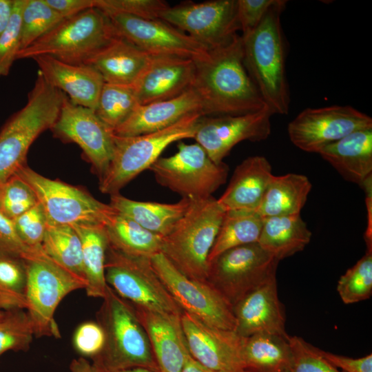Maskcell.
Segmentation results:
<instances>
[{
	"instance_id": "6da1fadb",
	"label": "cell",
	"mask_w": 372,
	"mask_h": 372,
	"mask_svg": "<svg viewBox=\"0 0 372 372\" xmlns=\"http://www.w3.org/2000/svg\"><path fill=\"white\" fill-rule=\"evenodd\" d=\"M194 62L192 89L203 116L246 114L267 107L245 67L241 35Z\"/></svg>"
},
{
	"instance_id": "7a4b0ae2",
	"label": "cell",
	"mask_w": 372,
	"mask_h": 372,
	"mask_svg": "<svg viewBox=\"0 0 372 372\" xmlns=\"http://www.w3.org/2000/svg\"><path fill=\"white\" fill-rule=\"evenodd\" d=\"M286 5V1L276 0L258 26L241 36L245 67L273 115L287 114L290 105L281 25Z\"/></svg>"
},
{
	"instance_id": "3957f363",
	"label": "cell",
	"mask_w": 372,
	"mask_h": 372,
	"mask_svg": "<svg viewBox=\"0 0 372 372\" xmlns=\"http://www.w3.org/2000/svg\"><path fill=\"white\" fill-rule=\"evenodd\" d=\"M105 343L92 364L103 372L141 367L159 372L147 333L130 303L110 286L96 312Z\"/></svg>"
},
{
	"instance_id": "277c9868",
	"label": "cell",
	"mask_w": 372,
	"mask_h": 372,
	"mask_svg": "<svg viewBox=\"0 0 372 372\" xmlns=\"http://www.w3.org/2000/svg\"><path fill=\"white\" fill-rule=\"evenodd\" d=\"M65 94L49 84L38 71L25 105L0 131V186L25 164L28 150L56 122Z\"/></svg>"
},
{
	"instance_id": "5b68a950",
	"label": "cell",
	"mask_w": 372,
	"mask_h": 372,
	"mask_svg": "<svg viewBox=\"0 0 372 372\" xmlns=\"http://www.w3.org/2000/svg\"><path fill=\"white\" fill-rule=\"evenodd\" d=\"M225 213L213 196L190 199L186 212L163 237L161 253L187 277L207 282L209 254Z\"/></svg>"
},
{
	"instance_id": "8992f818",
	"label": "cell",
	"mask_w": 372,
	"mask_h": 372,
	"mask_svg": "<svg viewBox=\"0 0 372 372\" xmlns=\"http://www.w3.org/2000/svg\"><path fill=\"white\" fill-rule=\"evenodd\" d=\"M118 37L108 17L94 7L63 19L48 32L19 51L17 59L50 56L66 63L85 64Z\"/></svg>"
},
{
	"instance_id": "52a82bcc",
	"label": "cell",
	"mask_w": 372,
	"mask_h": 372,
	"mask_svg": "<svg viewBox=\"0 0 372 372\" xmlns=\"http://www.w3.org/2000/svg\"><path fill=\"white\" fill-rule=\"evenodd\" d=\"M203 115L185 116L163 130L131 136L114 134V151L110 165L99 180V189L113 195L157 161L165 148L176 141L193 138Z\"/></svg>"
},
{
	"instance_id": "ba28073f",
	"label": "cell",
	"mask_w": 372,
	"mask_h": 372,
	"mask_svg": "<svg viewBox=\"0 0 372 372\" xmlns=\"http://www.w3.org/2000/svg\"><path fill=\"white\" fill-rule=\"evenodd\" d=\"M26 265V311L32 321L34 336L59 338L54 320L55 311L71 292L84 289L86 283L48 258L41 248L25 260Z\"/></svg>"
},
{
	"instance_id": "9c48e42d",
	"label": "cell",
	"mask_w": 372,
	"mask_h": 372,
	"mask_svg": "<svg viewBox=\"0 0 372 372\" xmlns=\"http://www.w3.org/2000/svg\"><path fill=\"white\" fill-rule=\"evenodd\" d=\"M33 189L50 225L105 226L116 211L87 192L64 182L46 178L27 165L16 173Z\"/></svg>"
},
{
	"instance_id": "30bf717a",
	"label": "cell",
	"mask_w": 372,
	"mask_h": 372,
	"mask_svg": "<svg viewBox=\"0 0 372 372\" xmlns=\"http://www.w3.org/2000/svg\"><path fill=\"white\" fill-rule=\"evenodd\" d=\"M172 156L160 157L149 168L161 186L188 199L211 196L225 183L229 167L214 162L197 143L179 141Z\"/></svg>"
},
{
	"instance_id": "8fae6325",
	"label": "cell",
	"mask_w": 372,
	"mask_h": 372,
	"mask_svg": "<svg viewBox=\"0 0 372 372\" xmlns=\"http://www.w3.org/2000/svg\"><path fill=\"white\" fill-rule=\"evenodd\" d=\"M105 276L107 285L133 306L177 316L183 313L154 271L151 258L128 256L108 246Z\"/></svg>"
},
{
	"instance_id": "7c38bea8",
	"label": "cell",
	"mask_w": 372,
	"mask_h": 372,
	"mask_svg": "<svg viewBox=\"0 0 372 372\" xmlns=\"http://www.w3.org/2000/svg\"><path fill=\"white\" fill-rule=\"evenodd\" d=\"M279 261L258 242L227 250L209 262L207 282L232 307L276 277Z\"/></svg>"
},
{
	"instance_id": "4fadbf2b",
	"label": "cell",
	"mask_w": 372,
	"mask_h": 372,
	"mask_svg": "<svg viewBox=\"0 0 372 372\" xmlns=\"http://www.w3.org/2000/svg\"><path fill=\"white\" fill-rule=\"evenodd\" d=\"M151 263L174 301L184 312L211 326L235 331L236 319L232 306L207 282L187 277L162 253L152 257Z\"/></svg>"
},
{
	"instance_id": "5bb4252c",
	"label": "cell",
	"mask_w": 372,
	"mask_h": 372,
	"mask_svg": "<svg viewBox=\"0 0 372 372\" xmlns=\"http://www.w3.org/2000/svg\"><path fill=\"white\" fill-rule=\"evenodd\" d=\"M372 128V118L349 105L307 107L287 126L291 142L300 149L319 153L329 145L358 130Z\"/></svg>"
},
{
	"instance_id": "9a60e30c",
	"label": "cell",
	"mask_w": 372,
	"mask_h": 372,
	"mask_svg": "<svg viewBox=\"0 0 372 372\" xmlns=\"http://www.w3.org/2000/svg\"><path fill=\"white\" fill-rule=\"evenodd\" d=\"M161 19L192 37L207 50L229 43L240 30L237 0H212L169 6Z\"/></svg>"
},
{
	"instance_id": "2e32d148",
	"label": "cell",
	"mask_w": 372,
	"mask_h": 372,
	"mask_svg": "<svg viewBox=\"0 0 372 372\" xmlns=\"http://www.w3.org/2000/svg\"><path fill=\"white\" fill-rule=\"evenodd\" d=\"M62 141L82 149L99 180L105 174L114 151V133L94 110L72 103L65 94L59 116L50 129Z\"/></svg>"
},
{
	"instance_id": "e0dca14e",
	"label": "cell",
	"mask_w": 372,
	"mask_h": 372,
	"mask_svg": "<svg viewBox=\"0 0 372 372\" xmlns=\"http://www.w3.org/2000/svg\"><path fill=\"white\" fill-rule=\"evenodd\" d=\"M103 12L119 37L152 56H175L196 59L209 50L192 37L161 19Z\"/></svg>"
},
{
	"instance_id": "ac0fdd59",
	"label": "cell",
	"mask_w": 372,
	"mask_h": 372,
	"mask_svg": "<svg viewBox=\"0 0 372 372\" xmlns=\"http://www.w3.org/2000/svg\"><path fill=\"white\" fill-rule=\"evenodd\" d=\"M272 115L265 107L246 114L203 116L193 138L214 162L220 164L238 143L266 140L271 134Z\"/></svg>"
},
{
	"instance_id": "d6986e66",
	"label": "cell",
	"mask_w": 372,
	"mask_h": 372,
	"mask_svg": "<svg viewBox=\"0 0 372 372\" xmlns=\"http://www.w3.org/2000/svg\"><path fill=\"white\" fill-rule=\"evenodd\" d=\"M181 324L191 357L201 365L224 372L248 371L242 358L244 338L211 326L184 312Z\"/></svg>"
},
{
	"instance_id": "ffe728a7",
	"label": "cell",
	"mask_w": 372,
	"mask_h": 372,
	"mask_svg": "<svg viewBox=\"0 0 372 372\" xmlns=\"http://www.w3.org/2000/svg\"><path fill=\"white\" fill-rule=\"evenodd\" d=\"M236 333L242 338L267 333L289 338L285 308L278 295L276 277L271 278L233 307Z\"/></svg>"
},
{
	"instance_id": "44dd1931",
	"label": "cell",
	"mask_w": 372,
	"mask_h": 372,
	"mask_svg": "<svg viewBox=\"0 0 372 372\" xmlns=\"http://www.w3.org/2000/svg\"><path fill=\"white\" fill-rule=\"evenodd\" d=\"M194 59L152 56L134 83L140 105L176 98L192 88L194 76Z\"/></svg>"
},
{
	"instance_id": "7402d4cb",
	"label": "cell",
	"mask_w": 372,
	"mask_h": 372,
	"mask_svg": "<svg viewBox=\"0 0 372 372\" xmlns=\"http://www.w3.org/2000/svg\"><path fill=\"white\" fill-rule=\"evenodd\" d=\"M132 306L147 333L159 372H181L191 357L181 316Z\"/></svg>"
},
{
	"instance_id": "603a6c76",
	"label": "cell",
	"mask_w": 372,
	"mask_h": 372,
	"mask_svg": "<svg viewBox=\"0 0 372 372\" xmlns=\"http://www.w3.org/2000/svg\"><path fill=\"white\" fill-rule=\"evenodd\" d=\"M32 59L49 84L72 103L95 110L105 81L93 66L66 63L50 56Z\"/></svg>"
},
{
	"instance_id": "cb8c5ba5",
	"label": "cell",
	"mask_w": 372,
	"mask_h": 372,
	"mask_svg": "<svg viewBox=\"0 0 372 372\" xmlns=\"http://www.w3.org/2000/svg\"><path fill=\"white\" fill-rule=\"evenodd\" d=\"M194 113L202 114L201 105L191 88L174 99L140 105L113 133L121 136L148 134L166 128Z\"/></svg>"
},
{
	"instance_id": "d4e9b609",
	"label": "cell",
	"mask_w": 372,
	"mask_h": 372,
	"mask_svg": "<svg viewBox=\"0 0 372 372\" xmlns=\"http://www.w3.org/2000/svg\"><path fill=\"white\" fill-rule=\"evenodd\" d=\"M273 176L271 163L265 156L248 157L235 168L225 191L217 201L225 211H256Z\"/></svg>"
},
{
	"instance_id": "484cf974",
	"label": "cell",
	"mask_w": 372,
	"mask_h": 372,
	"mask_svg": "<svg viewBox=\"0 0 372 372\" xmlns=\"http://www.w3.org/2000/svg\"><path fill=\"white\" fill-rule=\"evenodd\" d=\"M318 154L346 180L363 189L372 183V128L352 132Z\"/></svg>"
},
{
	"instance_id": "4316f807",
	"label": "cell",
	"mask_w": 372,
	"mask_h": 372,
	"mask_svg": "<svg viewBox=\"0 0 372 372\" xmlns=\"http://www.w3.org/2000/svg\"><path fill=\"white\" fill-rule=\"evenodd\" d=\"M152 55L121 37L90 58L105 83L134 85L149 63Z\"/></svg>"
},
{
	"instance_id": "83f0119b",
	"label": "cell",
	"mask_w": 372,
	"mask_h": 372,
	"mask_svg": "<svg viewBox=\"0 0 372 372\" xmlns=\"http://www.w3.org/2000/svg\"><path fill=\"white\" fill-rule=\"evenodd\" d=\"M190 199L181 198L174 203L138 201L118 194L110 196V205L145 229L161 237L168 234L186 212Z\"/></svg>"
},
{
	"instance_id": "f1b7e54d",
	"label": "cell",
	"mask_w": 372,
	"mask_h": 372,
	"mask_svg": "<svg viewBox=\"0 0 372 372\" xmlns=\"http://www.w3.org/2000/svg\"><path fill=\"white\" fill-rule=\"evenodd\" d=\"M311 236L300 214L272 216L263 219L258 243L280 261L302 251Z\"/></svg>"
},
{
	"instance_id": "f546056e",
	"label": "cell",
	"mask_w": 372,
	"mask_h": 372,
	"mask_svg": "<svg viewBox=\"0 0 372 372\" xmlns=\"http://www.w3.org/2000/svg\"><path fill=\"white\" fill-rule=\"evenodd\" d=\"M311 187L303 174L273 175L256 211L263 218L300 214Z\"/></svg>"
},
{
	"instance_id": "4dcf8cb0",
	"label": "cell",
	"mask_w": 372,
	"mask_h": 372,
	"mask_svg": "<svg viewBox=\"0 0 372 372\" xmlns=\"http://www.w3.org/2000/svg\"><path fill=\"white\" fill-rule=\"evenodd\" d=\"M80 237L87 296L103 298L108 285L105 265L108 241L103 225L72 226Z\"/></svg>"
},
{
	"instance_id": "1f68e13d",
	"label": "cell",
	"mask_w": 372,
	"mask_h": 372,
	"mask_svg": "<svg viewBox=\"0 0 372 372\" xmlns=\"http://www.w3.org/2000/svg\"><path fill=\"white\" fill-rule=\"evenodd\" d=\"M104 227L108 246L118 251L147 258L161 253L163 237L117 211Z\"/></svg>"
},
{
	"instance_id": "d6a6232c",
	"label": "cell",
	"mask_w": 372,
	"mask_h": 372,
	"mask_svg": "<svg viewBox=\"0 0 372 372\" xmlns=\"http://www.w3.org/2000/svg\"><path fill=\"white\" fill-rule=\"evenodd\" d=\"M285 338L267 333L244 338L242 358L251 372H281L290 369L291 351Z\"/></svg>"
},
{
	"instance_id": "836d02e7",
	"label": "cell",
	"mask_w": 372,
	"mask_h": 372,
	"mask_svg": "<svg viewBox=\"0 0 372 372\" xmlns=\"http://www.w3.org/2000/svg\"><path fill=\"white\" fill-rule=\"evenodd\" d=\"M256 211H226L208 257V262L230 249L258 242L263 224Z\"/></svg>"
},
{
	"instance_id": "e575fe53",
	"label": "cell",
	"mask_w": 372,
	"mask_h": 372,
	"mask_svg": "<svg viewBox=\"0 0 372 372\" xmlns=\"http://www.w3.org/2000/svg\"><path fill=\"white\" fill-rule=\"evenodd\" d=\"M41 249L55 263L86 283L81 241L72 226L48 225Z\"/></svg>"
},
{
	"instance_id": "d590c367",
	"label": "cell",
	"mask_w": 372,
	"mask_h": 372,
	"mask_svg": "<svg viewBox=\"0 0 372 372\" xmlns=\"http://www.w3.org/2000/svg\"><path fill=\"white\" fill-rule=\"evenodd\" d=\"M139 105L134 85L105 83L94 112L113 131L123 124Z\"/></svg>"
},
{
	"instance_id": "8d00e7d4",
	"label": "cell",
	"mask_w": 372,
	"mask_h": 372,
	"mask_svg": "<svg viewBox=\"0 0 372 372\" xmlns=\"http://www.w3.org/2000/svg\"><path fill=\"white\" fill-rule=\"evenodd\" d=\"M26 280L23 258L0 255V312L26 309Z\"/></svg>"
},
{
	"instance_id": "74e56055",
	"label": "cell",
	"mask_w": 372,
	"mask_h": 372,
	"mask_svg": "<svg viewBox=\"0 0 372 372\" xmlns=\"http://www.w3.org/2000/svg\"><path fill=\"white\" fill-rule=\"evenodd\" d=\"M63 19L45 0H25L21 12L20 51L48 32Z\"/></svg>"
},
{
	"instance_id": "f35d334b",
	"label": "cell",
	"mask_w": 372,
	"mask_h": 372,
	"mask_svg": "<svg viewBox=\"0 0 372 372\" xmlns=\"http://www.w3.org/2000/svg\"><path fill=\"white\" fill-rule=\"evenodd\" d=\"M337 291L344 304L370 298L372 293V247L338 282Z\"/></svg>"
},
{
	"instance_id": "ab89813d",
	"label": "cell",
	"mask_w": 372,
	"mask_h": 372,
	"mask_svg": "<svg viewBox=\"0 0 372 372\" xmlns=\"http://www.w3.org/2000/svg\"><path fill=\"white\" fill-rule=\"evenodd\" d=\"M34 336L33 325L25 309L2 313L0 318V355L10 350H28Z\"/></svg>"
},
{
	"instance_id": "60d3db41",
	"label": "cell",
	"mask_w": 372,
	"mask_h": 372,
	"mask_svg": "<svg viewBox=\"0 0 372 372\" xmlns=\"http://www.w3.org/2000/svg\"><path fill=\"white\" fill-rule=\"evenodd\" d=\"M37 203L33 189L17 174L0 186V212L12 220Z\"/></svg>"
},
{
	"instance_id": "b9f144b4",
	"label": "cell",
	"mask_w": 372,
	"mask_h": 372,
	"mask_svg": "<svg viewBox=\"0 0 372 372\" xmlns=\"http://www.w3.org/2000/svg\"><path fill=\"white\" fill-rule=\"evenodd\" d=\"M291 351L290 372H344L340 371L326 360L319 349L294 335L288 339Z\"/></svg>"
},
{
	"instance_id": "7bdbcfd3",
	"label": "cell",
	"mask_w": 372,
	"mask_h": 372,
	"mask_svg": "<svg viewBox=\"0 0 372 372\" xmlns=\"http://www.w3.org/2000/svg\"><path fill=\"white\" fill-rule=\"evenodd\" d=\"M25 0H14L10 21L0 35V77L8 75L20 51L21 12Z\"/></svg>"
},
{
	"instance_id": "ee69618b",
	"label": "cell",
	"mask_w": 372,
	"mask_h": 372,
	"mask_svg": "<svg viewBox=\"0 0 372 372\" xmlns=\"http://www.w3.org/2000/svg\"><path fill=\"white\" fill-rule=\"evenodd\" d=\"M94 7L105 12L123 13L142 19H161L169 6L162 0H94Z\"/></svg>"
},
{
	"instance_id": "f6af8a7d",
	"label": "cell",
	"mask_w": 372,
	"mask_h": 372,
	"mask_svg": "<svg viewBox=\"0 0 372 372\" xmlns=\"http://www.w3.org/2000/svg\"><path fill=\"white\" fill-rule=\"evenodd\" d=\"M21 241L30 249H40L48 222L43 207L38 202L29 210L13 220Z\"/></svg>"
},
{
	"instance_id": "bcb514c9",
	"label": "cell",
	"mask_w": 372,
	"mask_h": 372,
	"mask_svg": "<svg viewBox=\"0 0 372 372\" xmlns=\"http://www.w3.org/2000/svg\"><path fill=\"white\" fill-rule=\"evenodd\" d=\"M104 343V331L97 322L81 323L76 329L72 338L74 349L85 358L92 359L96 356L103 349Z\"/></svg>"
},
{
	"instance_id": "7dc6e473",
	"label": "cell",
	"mask_w": 372,
	"mask_h": 372,
	"mask_svg": "<svg viewBox=\"0 0 372 372\" xmlns=\"http://www.w3.org/2000/svg\"><path fill=\"white\" fill-rule=\"evenodd\" d=\"M276 0H237V18L245 36L255 30Z\"/></svg>"
},
{
	"instance_id": "c3c4849f",
	"label": "cell",
	"mask_w": 372,
	"mask_h": 372,
	"mask_svg": "<svg viewBox=\"0 0 372 372\" xmlns=\"http://www.w3.org/2000/svg\"><path fill=\"white\" fill-rule=\"evenodd\" d=\"M35 249L21 241L13 220L0 212V255L17 256L25 260Z\"/></svg>"
},
{
	"instance_id": "681fc988",
	"label": "cell",
	"mask_w": 372,
	"mask_h": 372,
	"mask_svg": "<svg viewBox=\"0 0 372 372\" xmlns=\"http://www.w3.org/2000/svg\"><path fill=\"white\" fill-rule=\"evenodd\" d=\"M320 353L336 368L344 372H372V354L360 358H351L322 351Z\"/></svg>"
},
{
	"instance_id": "f907efd6",
	"label": "cell",
	"mask_w": 372,
	"mask_h": 372,
	"mask_svg": "<svg viewBox=\"0 0 372 372\" xmlns=\"http://www.w3.org/2000/svg\"><path fill=\"white\" fill-rule=\"evenodd\" d=\"M63 19L76 15L94 7V0H45Z\"/></svg>"
},
{
	"instance_id": "816d5d0a",
	"label": "cell",
	"mask_w": 372,
	"mask_h": 372,
	"mask_svg": "<svg viewBox=\"0 0 372 372\" xmlns=\"http://www.w3.org/2000/svg\"><path fill=\"white\" fill-rule=\"evenodd\" d=\"M14 0H0V35L5 31L12 17Z\"/></svg>"
},
{
	"instance_id": "f5cc1de1",
	"label": "cell",
	"mask_w": 372,
	"mask_h": 372,
	"mask_svg": "<svg viewBox=\"0 0 372 372\" xmlns=\"http://www.w3.org/2000/svg\"><path fill=\"white\" fill-rule=\"evenodd\" d=\"M70 372H103L83 357L73 359L70 364Z\"/></svg>"
},
{
	"instance_id": "db71d44e",
	"label": "cell",
	"mask_w": 372,
	"mask_h": 372,
	"mask_svg": "<svg viewBox=\"0 0 372 372\" xmlns=\"http://www.w3.org/2000/svg\"><path fill=\"white\" fill-rule=\"evenodd\" d=\"M181 372H224L209 369L194 360L192 357L189 358ZM251 372V371H245Z\"/></svg>"
},
{
	"instance_id": "11a10c76",
	"label": "cell",
	"mask_w": 372,
	"mask_h": 372,
	"mask_svg": "<svg viewBox=\"0 0 372 372\" xmlns=\"http://www.w3.org/2000/svg\"><path fill=\"white\" fill-rule=\"evenodd\" d=\"M116 372H153V371L145 368L136 367V368H132V369L118 371Z\"/></svg>"
},
{
	"instance_id": "9f6ffc18",
	"label": "cell",
	"mask_w": 372,
	"mask_h": 372,
	"mask_svg": "<svg viewBox=\"0 0 372 372\" xmlns=\"http://www.w3.org/2000/svg\"><path fill=\"white\" fill-rule=\"evenodd\" d=\"M281 372H290V369H287V370L282 371Z\"/></svg>"
},
{
	"instance_id": "6f0895ef",
	"label": "cell",
	"mask_w": 372,
	"mask_h": 372,
	"mask_svg": "<svg viewBox=\"0 0 372 372\" xmlns=\"http://www.w3.org/2000/svg\"><path fill=\"white\" fill-rule=\"evenodd\" d=\"M2 313L3 312H0V318H1V316H2Z\"/></svg>"
}]
</instances>
